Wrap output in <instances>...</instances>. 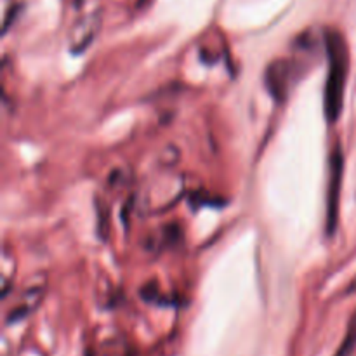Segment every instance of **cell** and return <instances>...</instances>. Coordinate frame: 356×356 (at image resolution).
Here are the masks:
<instances>
[{
	"label": "cell",
	"instance_id": "4",
	"mask_svg": "<svg viewBox=\"0 0 356 356\" xmlns=\"http://www.w3.org/2000/svg\"><path fill=\"white\" fill-rule=\"evenodd\" d=\"M101 26L99 13H90L75 21L72 31H70V51L73 54H82L96 38Z\"/></svg>",
	"mask_w": 356,
	"mask_h": 356
},
{
	"label": "cell",
	"instance_id": "5",
	"mask_svg": "<svg viewBox=\"0 0 356 356\" xmlns=\"http://www.w3.org/2000/svg\"><path fill=\"white\" fill-rule=\"evenodd\" d=\"M44 285H35V287H30L28 291H24L21 294L19 301L9 312V316H7V323H16L19 320L26 318L31 312L38 306V302L44 298Z\"/></svg>",
	"mask_w": 356,
	"mask_h": 356
},
{
	"label": "cell",
	"instance_id": "3",
	"mask_svg": "<svg viewBox=\"0 0 356 356\" xmlns=\"http://www.w3.org/2000/svg\"><path fill=\"white\" fill-rule=\"evenodd\" d=\"M296 79V66L287 59H278L271 63L264 75L268 90L278 101H284L292 89V80Z\"/></svg>",
	"mask_w": 356,
	"mask_h": 356
},
{
	"label": "cell",
	"instance_id": "1",
	"mask_svg": "<svg viewBox=\"0 0 356 356\" xmlns=\"http://www.w3.org/2000/svg\"><path fill=\"white\" fill-rule=\"evenodd\" d=\"M327 51V82L323 96V111L329 124H336L343 113L344 89H346L348 70H350V54L343 33L337 30H325Z\"/></svg>",
	"mask_w": 356,
	"mask_h": 356
},
{
	"label": "cell",
	"instance_id": "6",
	"mask_svg": "<svg viewBox=\"0 0 356 356\" xmlns=\"http://www.w3.org/2000/svg\"><path fill=\"white\" fill-rule=\"evenodd\" d=\"M356 344V320L353 323H351V329H350V334H348V339L344 341V344L341 346L339 353L336 356H346L350 355V351L353 350V346Z\"/></svg>",
	"mask_w": 356,
	"mask_h": 356
},
{
	"label": "cell",
	"instance_id": "2",
	"mask_svg": "<svg viewBox=\"0 0 356 356\" xmlns=\"http://www.w3.org/2000/svg\"><path fill=\"white\" fill-rule=\"evenodd\" d=\"M343 170H344V156H343V152H341V146L336 145V148H332V153H330L329 195H327V233H329V235H334L337 229Z\"/></svg>",
	"mask_w": 356,
	"mask_h": 356
}]
</instances>
